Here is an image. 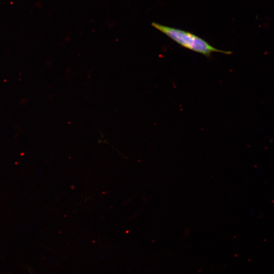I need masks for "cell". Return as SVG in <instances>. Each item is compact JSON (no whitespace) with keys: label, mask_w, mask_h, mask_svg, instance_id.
I'll return each mask as SVG.
<instances>
[{"label":"cell","mask_w":274,"mask_h":274,"mask_svg":"<svg viewBox=\"0 0 274 274\" xmlns=\"http://www.w3.org/2000/svg\"><path fill=\"white\" fill-rule=\"evenodd\" d=\"M151 25L181 46L208 57L211 56L213 52L226 55L232 53L230 51L220 50L212 46L204 40L190 32L156 22H152Z\"/></svg>","instance_id":"cell-1"}]
</instances>
